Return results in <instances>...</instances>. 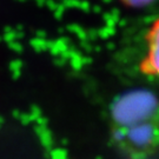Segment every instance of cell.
<instances>
[{"label":"cell","instance_id":"obj_1","mask_svg":"<svg viewBox=\"0 0 159 159\" xmlns=\"http://www.w3.org/2000/svg\"><path fill=\"white\" fill-rule=\"evenodd\" d=\"M114 145L131 159H146L159 151V98L134 90L114 100L110 112Z\"/></svg>","mask_w":159,"mask_h":159},{"label":"cell","instance_id":"obj_2","mask_svg":"<svg viewBox=\"0 0 159 159\" xmlns=\"http://www.w3.org/2000/svg\"><path fill=\"white\" fill-rule=\"evenodd\" d=\"M148 54L142 63V71L146 74L159 77V19H157L148 33Z\"/></svg>","mask_w":159,"mask_h":159},{"label":"cell","instance_id":"obj_3","mask_svg":"<svg viewBox=\"0 0 159 159\" xmlns=\"http://www.w3.org/2000/svg\"><path fill=\"white\" fill-rule=\"evenodd\" d=\"M120 1H123L125 5L131 6V7H144L153 2L154 0H120Z\"/></svg>","mask_w":159,"mask_h":159}]
</instances>
